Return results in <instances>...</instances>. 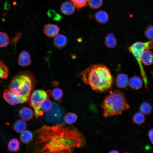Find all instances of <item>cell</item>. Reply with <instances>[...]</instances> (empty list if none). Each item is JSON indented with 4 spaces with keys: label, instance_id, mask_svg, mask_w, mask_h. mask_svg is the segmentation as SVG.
<instances>
[{
    "label": "cell",
    "instance_id": "6da1fadb",
    "mask_svg": "<svg viewBox=\"0 0 153 153\" xmlns=\"http://www.w3.org/2000/svg\"><path fill=\"white\" fill-rule=\"evenodd\" d=\"M33 134L34 150L36 153H72L86 144L79 130L64 124L43 125Z\"/></svg>",
    "mask_w": 153,
    "mask_h": 153
},
{
    "label": "cell",
    "instance_id": "7a4b0ae2",
    "mask_svg": "<svg viewBox=\"0 0 153 153\" xmlns=\"http://www.w3.org/2000/svg\"><path fill=\"white\" fill-rule=\"evenodd\" d=\"M79 76L84 84L97 92H105L112 87V76L109 69L103 64L91 65Z\"/></svg>",
    "mask_w": 153,
    "mask_h": 153
},
{
    "label": "cell",
    "instance_id": "3957f363",
    "mask_svg": "<svg viewBox=\"0 0 153 153\" xmlns=\"http://www.w3.org/2000/svg\"><path fill=\"white\" fill-rule=\"evenodd\" d=\"M101 106L105 117L121 114L129 108L124 94L119 89L110 91L105 97Z\"/></svg>",
    "mask_w": 153,
    "mask_h": 153
},
{
    "label": "cell",
    "instance_id": "277c9868",
    "mask_svg": "<svg viewBox=\"0 0 153 153\" xmlns=\"http://www.w3.org/2000/svg\"><path fill=\"white\" fill-rule=\"evenodd\" d=\"M36 82L31 73L28 71L22 72L12 79L8 86V90L18 96L29 98Z\"/></svg>",
    "mask_w": 153,
    "mask_h": 153
},
{
    "label": "cell",
    "instance_id": "5b68a950",
    "mask_svg": "<svg viewBox=\"0 0 153 153\" xmlns=\"http://www.w3.org/2000/svg\"><path fill=\"white\" fill-rule=\"evenodd\" d=\"M153 48V41L143 42H135L130 46L129 48V52L132 54L136 60L139 65L141 75L144 85L147 87L148 81L141 60V56L143 52L146 50Z\"/></svg>",
    "mask_w": 153,
    "mask_h": 153
},
{
    "label": "cell",
    "instance_id": "8992f818",
    "mask_svg": "<svg viewBox=\"0 0 153 153\" xmlns=\"http://www.w3.org/2000/svg\"><path fill=\"white\" fill-rule=\"evenodd\" d=\"M51 94L50 90L44 91L42 90H37L32 93L30 98V104L34 110L35 118H38L43 113L41 110V106L43 102L48 98Z\"/></svg>",
    "mask_w": 153,
    "mask_h": 153
},
{
    "label": "cell",
    "instance_id": "52a82bcc",
    "mask_svg": "<svg viewBox=\"0 0 153 153\" xmlns=\"http://www.w3.org/2000/svg\"><path fill=\"white\" fill-rule=\"evenodd\" d=\"M3 97L7 103L12 105L24 103L27 102L29 99L16 95L7 89L4 90Z\"/></svg>",
    "mask_w": 153,
    "mask_h": 153
},
{
    "label": "cell",
    "instance_id": "ba28073f",
    "mask_svg": "<svg viewBox=\"0 0 153 153\" xmlns=\"http://www.w3.org/2000/svg\"><path fill=\"white\" fill-rule=\"evenodd\" d=\"M43 30L46 36L48 37L52 38L58 34L60 27L56 24L48 23L44 25Z\"/></svg>",
    "mask_w": 153,
    "mask_h": 153
},
{
    "label": "cell",
    "instance_id": "9c48e42d",
    "mask_svg": "<svg viewBox=\"0 0 153 153\" xmlns=\"http://www.w3.org/2000/svg\"><path fill=\"white\" fill-rule=\"evenodd\" d=\"M54 37L52 43L55 47L58 49H61L67 45V40L65 35L58 34Z\"/></svg>",
    "mask_w": 153,
    "mask_h": 153
},
{
    "label": "cell",
    "instance_id": "30bf717a",
    "mask_svg": "<svg viewBox=\"0 0 153 153\" xmlns=\"http://www.w3.org/2000/svg\"><path fill=\"white\" fill-rule=\"evenodd\" d=\"M31 63V60L29 53L26 51H22L18 57V63L22 67L29 65Z\"/></svg>",
    "mask_w": 153,
    "mask_h": 153
},
{
    "label": "cell",
    "instance_id": "8fae6325",
    "mask_svg": "<svg viewBox=\"0 0 153 153\" xmlns=\"http://www.w3.org/2000/svg\"><path fill=\"white\" fill-rule=\"evenodd\" d=\"M75 8V6L71 2L67 1L62 4L60 7V10L63 14L69 15L74 13Z\"/></svg>",
    "mask_w": 153,
    "mask_h": 153
},
{
    "label": "cell",
    "instance_id": "7c38bea8",
    "mask_svg": "<svg viewBox=\"0 0 153 153\" xmlns=\"http://www.w3.org/2000/svg\"><path fill=\"white\" fill-rule=\"evenodd\" d=\"M128 75L124 73L118 74L116 79V84L118 88H124L128 85Z\"/></svg>",
    "mask_w": 153,
    "mask_h": 153
},
{
    "label": "cell",
    "instance_id": "4fadbf2b",
    "mask_svg": "<svg viewBox=\"0 0 153 153\" xmlns=\"http://www.w3.org/2000/svg\"><path fill=\"white\" fill-rule=\"evenodd\" d=\"M18 114L20 117L25 121L31 120L33 115L31 109L26 107H24L20 109L19 111Z\"/></svg>",
    "mask_w": 153,
    "mask_h": 153
},
{
    "label": "cell",
    "instance_id": "5bb4252c",
    "mask_svg": "<svg viewBox=\"0 0 153 153\" xmlns=\"http://www.w3.org/2000/svg\"><path fill=\"white\" fill-rule=\"evenodd\" d=\"M142 63L146 65H150L153 63V53L149 50H144L141 54Z\"/></svg>",
    "mask_w": 153,
    "mask_h": 153
},
{
    "label": "cell",
    "instance_id": "9a60e30c",
    "mask_svg": "<svg viewBox=\"0 0 153 153\" xmlns=\"http://www.w3.org/2000/svg\"><path fill=\"white\" fill-rule=\"evenodd\" d=\"M128 85L133 89L139 90L142 86L143 80L139 76H133L131 77L128 80Z\"/></svg>",
    "mask_w": 153,
    "mask_h": 153
},
{
    "label": "cell",
    "instance_id": "2e32d148",
    "mask_svg": "<svg viewBox=\"0 0 153 153\" xmlns=\"http://www.w3.org/2000/svg\"><path fill=\"white\" fill-rule=\"evenodd\" d=\"M96 20L101 24H105L107 23L109 19V16L106 11L101 10L96 12L94 15Z\"/></svg>",
    "mask_w": 153,
    "mask_h": 153
},
{
    "label": "cell",
    "instance_id": "e0dca14e",
    "mask_svg": "<svg viewBox=\"0 0 153 153\" xmlns=\"http://www.w3.org/2000/svg\"><path fill=\"white\" fill-rule=\"evenodd\" d=\"M104 42L105 45L110 48L115 47L117 44L116 39L114 34L112 33H110L105 37Z\"/></svg>",
    "mask_w": 153,
    "mask_h": 153
},
{
    "label": "cell",
    "instance_id": "ac0fdd59",
    "mask_svg": "<svg viewBox=\"0 0 153 153\" xmlns=\"http://www.w3.org/2000/svg\"><path fill=\"white\" fill-rule=\"evenodd\" d=\"M27 125L25 121L20 119L17 120L13 126L14 130L16 132L21 133L26 128Z\"/></svg>",
    "mask_w": 153,
    "mask_h": 153
},
{
    "label": "cell",
    "instance_id": "d6986e66",
    "mask_svg": "<svg viewBox=\"0 0 153 153\" xmlns=\"http://www.w3.org/2000/svg\"><path fill=\"white\" fill-rule=\"evenodd\" d=\"M8 150L11 152L18 151L20 149V143L18 139L13 138L8 142Z\"/></svg>",
    "mask_w": 153,
    "mask_h": 153
},
{
    "label": "cell",
    "instance_id": "ffe728a7",
    "mask_svg": "<svg viewBox=\"0 0 153 153\" xmlns=\"http://www.w3.org/2000/svg\"><path fill=\"white\" fill-rule=\"evenodd\" d=\"M21 133L20 135V139L24 143H28L33 139V135L30 131L25 130Z\"/></svg>",
    "mask_w": 153,
    "mask_h": 153
},
{
    "label": "cell",
    "instance_id": "44dd1931",
    "mask_svg": "<svg viewBox=\"0 0 153 153\" xmlns=\"http://www.w3.org/2000/svg\"><path fill=\"white\" fill-rule=\"evenodd\" d=\"M144 115L140 111L135 113L133 116V121L134 123L137 124H143L145 120V117Z\"/></svg>",
    "mask_w": 153,
    "mask_h": 153
},
{
    "label": "cell",
    "instance_id": "7402d4cb",
    "mask_svg": "<svg viewBox=\"0 0 153 153\" xmlns=\"http://www.w3.org/2000/svg\"><path fill=\"white\" fill-rule=\"evenodd\" d=\"M77 116L75 114L71 112L67 113L65 115L64 120L66 123L71 124L76 122Z\"/></svg>",
    "mask_w": 153,
    "mask_h": 153
},
{
    "label": "cell",
    "instance_id": "603a6c76",
    "mask_svg": "<svg viewBox=\"0 0 153 153\" xmlns=\"http://www.w3.org/2000/svg\"><path fill=\"white\" fill-rule=\"evenodd\" d=\"M139 109L140 111L144 114L148 115L151 112L152 107L149 103L144 102L141 104Z\"/></svg>",
    "mask_w": 153,
    "mask_h": 153
},
{
    "label": "cell",
    "instance_id": "cb8c5ba5",
    "mask_svg": "<svg viewBox=\"0 0 153 153\" xmlns=\"http://www.w3.org/2000/svg\"><path fill=\"white\" fill-rule=\"evenodd\" d=\"M52 106V103L48 98L46 99L42 103L41 106V110L43 113L50 110Z\"/></svg>",
    "mask_w": 153,
    "mask_h": 153
},
{
    "label": "cell",
    "instance_id": "d4e9b609",
    "mask_svg": "<svg viewBox=\"0 0 153 153\" xmlns=\"http://www.w3.org/2000/svg\"><path fill=\"white\" fill-rule=\"evenodd\" d=\"M9 39L5 33L0 32V48L7 46L9 44Z\"/></svg>",
    "mask_w": 153,
    "mask_h": 153
},
{
    "label": "cell",
    "instance_id": "484cf974",
    "mask_svg": "<svg viewBox=\"0 0 153 153\" xmlns=\"http://www.w3.org/2000/svg\"><path fill=\"white\" fill-rule=\"evenodd\" d=\"M8 71L7 66L0 61V78H6L8 76Z\"/></svg>",
    "mask_w": 153,
    "mask_h": 153
},
{
    "label": "cell",
    "instance_id": "4316f807",
    "mask_svg": "<svg viewBox=\"0 0 153 153\" xmlns=\"http://www.w3.org/2000/svg\"><path fill=\"white\" fill-rule=\"evenodd\" d=\"M103 0H88L89 7L93 9H97L100 7L103 3Z\"/></svg>",
    "mask_w": 153,
    "mask_h": 153
},
{
    "label": "cell",
    "instance_id": "83f0119b",
    "mask_svg": "<svg viewBox=\"0 0 153 153\" xmlns=\"http://www.w3.org/2000/svg\"><path fill=\"white\" fill-rule=\"evenodd\" d=\"M53 99L55 100H58L62 97L63 95V92L61 89L59 88H55L54 89L51 94Z\"/></svg>",
    "mask_w": 153,
    "mask_h": 153
},
{
    "label": "cell",
    "instance_id": "f1b7e54d",
    "mask_svg": "<svg viewBox=\"0 0 153 153\" xmlns=\"http://www.w3.org/2000/svg\"><path fill=\"white\" fill-rule=\"evenodd\" d=\"M144 34L148 39L153 41V25L148 26L145 30Z\"/></svg>",
    "mask_w": 153,
    "mask_h": 153
},
{
    "label": "cell",
    "instance_id": "f546056e",
    "mask_svg": "<svg viewBox=\"0 0 153 153\" xmlns=\"http://www.w3.org/2000/svg\"><path fill=\"white\" fill-rule=\"evenodd\" d=\"M76 7L81 8L85 7L88 3V0H70Z\"/></svg>",
    "mask_w": 153,
    "mask_h": 153
},
{
    "label": "cell",
    "instance_id": "4dcf8cb0",
    "mask_svg": "<svg viewBox=\"0 0 153 153\" xmlns=\"http://www.w3.org/2000/svg\"><path fill=\"white\" fill-rule=\"evenodd\" d=\"M148 135L151 143L153 144V129H151L149 131Z\"/></svg>",
    "mask_w": 153,
    "mask_h": 153
},
{
    "label": "cell",
    "instance_id": "1f68e13d",
    "mask_svg": "<svg viewBox=\"0 0 153 153\" xmlns=\"http://www.w3.org/2000/svg\"><path fill=\"white\" fill-rule=\"evenodd\" d=\"M109 153H119V152L117 150H112L110 151V152H109Z\"/></svg>",
    "mask_w": 153,
    "mask_h": 153
}]
</instances>
